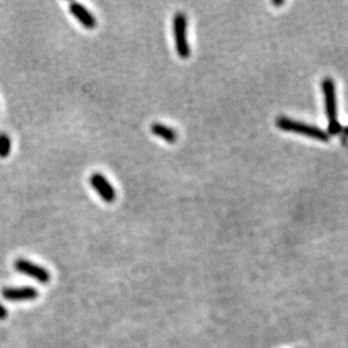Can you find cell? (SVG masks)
Listing matches in <instances>:
<instances>
[{
	"label": "cell",
	"instance_id": "obj_1",
	"mask_svg": "<svg viewBox=\"0 0 348 348\" xmlns=\"http://www.w3.org/2000/svg\"><path fill=\"white\" fill-rule=\"evenodd\" d=\"M321 88L324 96L326 114L328 118V134L336 135L341 131V125L337 119L338 116H337V97L334 80L331 78H324Z\"/></svg>",
	"mask_w": 348,
	"mask_h": 348
},
{
	"label": "cell",
	"instance_id": "obj_2",
	"mask_svg": "<svg viewBox=\"0 0 348 348\" xmlns=\"http://www.w3.org/2000/svg\"><path fill=\"white\" fill-rule=\"evenodd\" d=\"M276 126L285 132H293V133L303 134L322 142H328L330 139V135L327 132L317 128V126L297 122V121L284 118V116H281V118L276 120Z\"/></svg>",
	"mask_w": 348,
	"mask_h": 348
},
{
	"label": "cell",
	"instance_id": "obj_3",
	"mask_svg": "<svg viewBox=\"0 0 348 348\" xmlns=\"http://www.w3.org/2000/svg\"><path fill=\"white\" fill-rule=\"evenodd\" d=\"M174 38L175 47L178 57L181 59H187L190 57L191 50L187 40V18L183 13H177L175 15L174 21Z\"/></svg>",
	"mask_w": 348,
	"mask_h": 348
},
{
	"label": "cell",
	"instance_id": "obj_4",
	"mask_svg": "<svg viewBox=\"0 0 348 348\" xmlns=\"http://www.w3.org/2000/svg\"><path fill=\"white\" fill-rule=\"evenodd\" d=\"M14 267L17 272L25 274L27 276H31V277L35 279L37 282H40L42 284L49 283L50 273L45 268L38 266V265L34 263H31L30 261H26V259L19 258L15 262Z\"/></svg>",
	"mask_w": 348,
	"mask_h": 348
},
{
	"label": "cell",
	"instance_id": "obj_5",
	"mask_svg": "<svg viewBox=\"0 0 348 348\" xmlns=\"http://www.w3.org/2000/svg\"><path fill=\"white\" fill-rule=\"evenodd\" d=\"M90 185L92 189L95 190L99 196L102 197V200L106 203H113L116 198V192L112 184L109 183L107 178L105 177L102 174H92L89 179Z\"/></svg>",
	"mask_w": 348,
	"mask_h": 348
},
{
	"label": "cell",
	"instance_id": "obj_6",
	"mask_svg": "<svg viewBox=\"0 0 348 348\" xmlns=\"http://www.w3.org/2000/svg\"><path fill=\"white\" fill-rule=\"evenodd\" d=\"M2 295L8 301H31L36 299L38 292L31 286L5 287L2 291Z\"/></svg>",
	"mask_w": 348,
	"mask_h": 348
},
{
	"label": "cell",
	"instance_id": "obj_7",
	"mask_svg": "<svg viewBox=\"0 0 348 348\" xmlns=\"http://www.w3.org/2000/svg\"><path fill=\"white\" fill-rule=\"evenodd\" d=\"M70 13L75 16V18L87 30H94L97 25V20L89 10L84 5L79 3H71L69 5Z\"/></svg>",
	"mask_w": 348,
	"mask_h": 348
},
{
	"label": "cell",
	"instance_id": "obj_8",
	"mask_svg": "<svg viewBox=\"0 0 348 348\" xmlns=\"http://www.w3.org/2000/svg\"><path fill=\"white\" fill-rule=\"evenodd\" d=\"M151 132L154 135L161 137V139H164L165 141H167L169 143H174L176 140H177V134H176L175 130L168 128V126H166L164 124L153 123L151 125Z\"/></svg>",
	"mask_w": 348,
	"mask_h": 348
},
{
	"label": "cell",
	"instance_id": "obj_9",
	"mask_svg": "<svg viewBox=\"0 0 348 348\" xmlns=\"http://www.w3.org/2000/svg\"><path fill=\"white\" fill-rule=\"evenodd\" d=\"M12 150V141H10V137L2 133L0 134V158H7Z\"/></svg>",
	"mask_w": 348,
	"mask_h": 348
},
{
	"label": "cell",
	"instance_id": "obj_10",
	"mask_svg": "<svg viewBox=\"0 0 348 348\" xmlns=\"http://www.w3.org/2000/svg\"><path fill=\"white\" fill-rule=\"evenodd\" d=\"M8 317V311L2 303H0V320H5Z\"/></svg>",
	"mask_w": 348,
	"mask_h": 348
},
{
	"label": "cell",
	"instance_id": "obj_11",
	"mask_svg": "<svg viewBox=\"0 0 348 348\" xmlns=\"http://www.w3.org/2000/svg\"><path fill=\"white\" fill-rule=\"evenodd\" d=\"M272 4L274 6H282V5H284V2H272Z\"/></svg>",
	"mask_w": 348,
	"mask_h": 348
},
{
	"label": "cell",
	"instance_id": "obj_12",
	"mask_svg": "<svg viewBox=\"0 0 348 348\" xmlns=\"http://www.w3.org/2000/svg\"><path fill=\"white\" fill-rule=\"evenodd\" d=\"M344 133H345L346 135H348V126H346V128L344 129Z\"/></svg>",
	"mask_w": 348,
	"mask_h": 348
}]
</instances>
